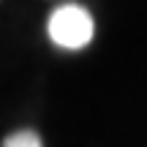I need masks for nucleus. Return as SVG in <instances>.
<instances>
[{
	"instance_id": "nucleus-1",
	"label": "nucleus",
	"mask_w": 147,
	"mask_h": 147,
	"mask_svg": "<svg viewBox=\"0 0 147 147\" xmlns=\"http://www.w3.org/2000/svg\"><path fill=\"white\" fill-rule=\"evenodd\" d=\"M49 38L63 49H82L93 41V16L76 3H65L49 16Z\"/></svg>"
},
{
	"instance_id": "nucleus-2",
	"label": "nucleus",
	"mask_w": 147,
	"mask_h": 147,
	"mask_svg": "<svg viewBox=\"0 0 147 147\" xmlns=\"http://www.w3.org/2000/svg\"><path fill=\"white\" fill-rule=\"evenodd\" d=\"M3 147H44L41 136L30 128H22V131H14L3 139Z\"/></svg>"
}]
</instances>
